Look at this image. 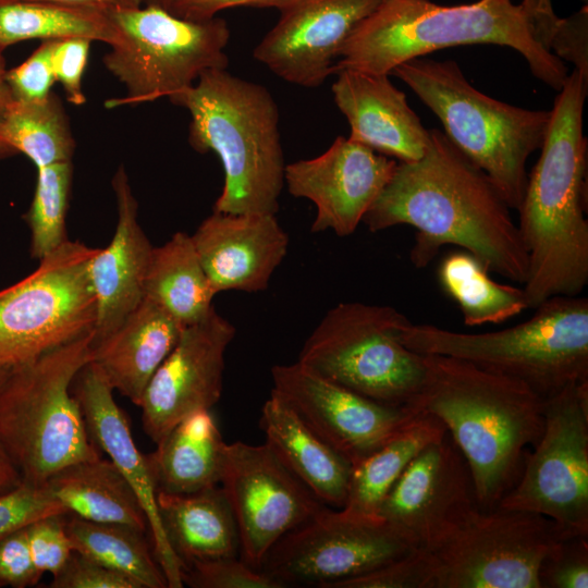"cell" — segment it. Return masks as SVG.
I'll return each mask as SVG.
<instances>
[{"label": "cell", "mask_w": 588, "mask_h": 588, "mask_svg": "<svg viewBox=\"0 0 588 588\" xmlns=\"http://www.w3.org/2000/svg\"><path fill=\"white\" fill-rule=\"evenodd\" d=\"M516 326L467 333L432 324H406L401 342L420 355H441L516 379L542 399L588 380V298L553 296Z\"/></svg>", "instance_id": "cell-7"}, {"label": "cell", "mask_w": 588, "mask_h": 588, "mask_svg": "<svg viewBox=\"0 0 588 588\" xmlns=\"http://www.w3.org/2000/svg\"><path fill=\"white\" fill-rule=\"evenodd\" d=\"M66 510L81 518L133 527L145 532L147 517L131 485L110 460L72 464L45 485Z\"/></svg>", "instance_id": "cell-29"}, {"label": "cell", "mask_w": 588, "mask_h": 588, "mask_svg": "<svg viewBox=\"0 0 588 588\" xmlns=\"http://www.w3.org/2000/svg\"><path fill=\"white\" fill-rule=\"evenodd\" d=\"M382 1L298 0L280 11L253 56L291 84L318 87L334 74L348 36Z\"/></svg>", "instance_id": "cell-19"}, {"label": "cell", "mask_w": 588, "mask_h": 588, "mask_svg": "<svg viewBox=\"0 0 588 588\" xmlns=\"http://www.w3.org/2000/svg\"><path fill=\"white\" fill-rule=\"evenodd\" d=\"M72 175V161L37 169L35 193L25 215L33 258L42 259L68 240L65 224Z\"/></svg>", "instance_id": "cell-36"}, {"label": "cell", "mask_w": 588, "mask_h": 588, "mask_svg": "<svg viewBox=\"0 0 588 588\" xmlns=\"http://www.w3.org/2000/svg\"><path fill=\"white\" fill-rule=\"evenodd\" d=\"M93 334L12 367L0 390V441L24 482L42 486L72 464L101 457L72 393L91 360Z\"/></svg>", "instance_id": "cell-6"}, {"label": "cell", "mask_w": 588, "mask_h": 588, "mask_svg": "<svg viewBox=\"0 0 588 588\" xmlns=\"http://www.w3.org/2000/svg\"><path fill=\"white\" fill-rule=\"evenodd\" d=\"M40 573L33 560L27 527L19 529L0 541V581L16 588L38 583Z\"/></svg>", "instance_id": "cell-45"}, {"label": "cell", "mask_w": 588, "mask_h": 588, "mask_svg": "<svg viewBox=\"0 0 588 588\" xmlns=\"http://www.w3.org/2000/svg\"><path fill=\"white\" fill-rule=\"evenodd\" d=\"M220 486L235 517L240 558L257 571L280 538L326 506L266 442L226 443Z\"/></svg>", "instance_id": "cell-15"}, {"label": "cell", "mask_w": 588, "mask_h": 588, "mask_svg": "<svg viewBox=\"0 0 588 588\" xmlns=\"http://www.w3.org/2000/svg\"><path fill=\"white\" fill-rule=\"evenodd\" d=\"M9 367H0V390L10 372ZM22 482L21 475L0 441V494Z\"/></svg>", "instance_id": "cell-49"}, {"label": "cell", "mask_w": 588, "mask_h": 588, "mask_svg": "<svg viewBox=\"0 0 588 588\" xmlns=\"http://www.w3.org/2000/svg\"><path fill=\"white\" fill-rule=\"evenodd\" d=\"M2 586H3V585H2V583L0 581V587H2Z\"/></svg>", "instance_id": "cell-53"}, {"label": "cell", "mask_w": 588, "mask_h": 588, "mask_svg": "<svg viewBox=\"0 0 588 588\" xmlns=\"http://www.w3.org/2000/svg\"><path fill=\"white\" fill-rule=\"evenodd\" d=\"M332 588H437L434 565L429 551L417 547L381 567L336 583Z\"/></svg>", "instance_id": "cell-37"}, {"label": "cell", "mask_w": 588, "mask_h": 588, "mask_svg": "<svg viewBox=\"0 0 588 588\" xmlns=\"http://www.w3.org/2000/svg\"><path fill=\"white\" fill-rule=\"evenodd\" d=\"M565 539L549 518L476 502L461 510L426 548L437 588H540L539 568Z\"/></svg>", "instance_id": "cell-11"}, {"label": "cell", "mask_w": 588, "mask_h": 588, "mask_svg": "<svg viewBox=\"0 0 588 588\" xmlns=\"http://www.w3.org/2000/svg\"><path fill=\"white\" fill-rule=\"evenodd\" d=\"M68 38H84L112 46L119 34L107 9L0 0V57L10 46L21 41Z\"/></svg>", "instance_id": "cell-32"}, {"label": "cell", "mask_w": 588, "mask_h": 588, "mask_svg": "<svg viewBox=\"0 0 588 588\" xmlns=\"http://www.w3.org/2000/svg\"><path fill=\"white\" fill-rule=\"evenodd\" d=\"M421 387L407 407L438 418L462 452L476 503L492 509L517 481L543 431L544 399L525 383L441 355H422Z\"/></svg>", "instance_id": "cell-3"}, {"label": "cell", "mask_w": 588, "mask_h": 588, "mask_svg": "<svg viewBox=\"0 0 588 588\" xmlns=\"http://www.w3.org/2000/svg\"><path fill=\"white\" fill-rule=\"evenodd\" d=\"M183 329L163 308L144 297L112 333L91 343L90 362L113 390L139 405L149 380Z\"/></svg>", "instance_id": "cell-25"}, {"label": "cell", "mask_w": 588, "mask_h": 588, "mask_svg": "<svg viewBox=\"0 0 588 588\" xmlns=\"http://www.w3.org/2000/svg\"><path fill=\"white\" fill-rule=\"evenodd\" d=\"M118 220L111 242L97 248L89 262L96 296V343L112 333L144 299V283L152 249L138 222V204L128 175L120 166L111 181Z\"/></svg>", "instance_id": "cell-23"}, {"label": "cell", "mask_w": 588, "mask_h": 588, "mask_svg": "<svg viewBox=\"0 0 588 588\" xmlns=\"http://www.w3.org/2000/svg\"><path fill=\"white\" fill-rule=\"evenodd\" d=\"M107 13L119 38L102 59L125 95L107 108L170 97L210 69H226L230 28L222 17L191 21L158 5L111 8Z\"/></svg>", "instance_id": "cell-9"}, {"label": "cell", "mask_w": 588, "mask_h": 588, "mask_svg": "<svg viewBox=\"0 0 588 588\" xmlns=\"http://www.w3.org/2000/svg\"><path fill=\"white\" fill-rule=\"evenodd\" d=\"M191 237L217 294L266 290L289 247V236L272 213L212 211Z\"/></svg>", "instance_id": "cell-22"}, {"label": "cell", "mask_w": 588, "mask_h": 588, "mask_svg": "<svg viewBox=\"0 0 588 588\" xmlns=\"http://www.w3.org/2000/svg\"><path fill=\"white\" fill-rule=\"evenodd\" d=\"M157 502L182 568L197 561L240 555L235 517L220 485L189 494L157 491Z\"/></svg>", "instance_id": "cell-27"}, {"label": "cell", "mask_w": 588, "mask_h": 588, "mask_svg": "<svg viewBox=\"0 0 588 588\" xmlns=\"http://www.w3.org/2000/svg\"><path fill=\"white\" fill-rule=\"evenodd\" d=\"M216 295L191 235L176 232L163 245L154 247L144 283L145 298L185 327L207 316Z\"/></svg>", "instance_id": "cell-30"}, {"label": "cell", "mask_w": 588, "mask_h": 588, "mask_svg": "<svg viewBox=\"0 0 588 588\" xmlns=\"http://www.w3.org/2000/svg\"><path fill=\"white\" fill-rule=\"evenodd\" d=\"M97 248L66 240L29 275L0 290V367L12 368L94 333L89 262Z\"/></svg>", "instance_id": "cell-12"}, {"label": "cell", "mask_w": 588, "mask_h": 588, "mask_svg": "<svg viewBox=\"0 0 588 588\" xmlns=\"http://www.w3.org/2000/svg\"><path fill=\"white\" fill-rule=\"evenodd\" d=\"M540 588L588 587V536L562 539L539 568Z\"/></svg>", "instance_id": "cell-40"}, {"label": "cell", "mask_w": 588, "mask_h": 588, "mask_svg": "<svg viewBox=\"0 0 588 588\" xmlns=\"http://www.w3.org/2000/svg\"><path fill=\"white\" fill-rule=\"evenodd\" d=\"M259 424L266 443L290 471L324 505L342 509L352 464L273 392L261 408Z\"/></svg>", "instance_id": "cell-26"}, {"label": "cell", "mask_w": 588, "mask_h": 588, "mask_svg": "<svg viewBox=\"0 0 588 588\" xmlns=\"http://www.w3.org/2000/svg\"><path fill=\"white\" fill-rule=\"evenodd\" d=\"M225 445L210 409L192 413L146 454L157 491L189 494L219 486Z\"/></svg>", "instance_id": "cell-28"}, {"label": "cell", "mask_w": 588, "mask_h": 588, "mask_svg": "<svg viewBox=\"0 0 588 588\" xmlns=\"http://www.w3.org/2000/svg\"><path fill=\"white\" fill-rule=\"evenodd\" d=\"M474 44L518 51L531 74L556 91L568 76L563 61L536 40L520 4L512 0L456 5L429 0H383L344 42L334 74L350 69L390 75L395 66L411 59Z\"/></svg>", "instance_id": "cell-4"}, {"label": "cell", "mask_w": 588, "mask_h": 588, "mask_svg": "<svg viewBox=\"0 0 588 588\" xmlns=\"http://www.w3.org/2000/svg\"><path fill=\"white\" fill-rule=\"evenodd\" d=\"M409 322L391 306L340 303L305 341L297 362L372 401L407 406L425 372L422 355L400 340Z\"/></svg>", "instance_id": "cell-10"}, {"label": "cell", "mask_w": 588, "mask_h": 588, "mask_svg": "<svg viewBox=\"0 0 588 588\" xmlns=\"http://www.w3.org/2000/svg\"><path fill=\"white\" fill-rule=\"evenodd\" d=\"M335 74L333 99L351 126V139L399 162L416 161L424 156L429 130L389 75L350 69Z\"/></svg>", "instance_id": "cell-24"}, {"label": "cell", "mask_w": 588, "mask_h": 588, "mask_svg": "<svg viewBox=\"0 0 588 588\" xmlns=\"http://www.w3.org/2000/svg\"><path fill=\"white\" fill-rule=\"evenodd\" d=\"M296 1L298 0H164L161 8L181 19L206 21L229 8H277L281 11Z\"/></svg>", "instance_id": "cell-47"}, {"label": "cell", "mask_w": 588, "mask_h": 588, "mask_svg": "<svg viewBox=\"0 0 588 588\" xmlns=\"http://www.w3.org/2000/svg\"><path fill=\"white\" fill-rule=\"evenodd\" d=\"M0 143L8 154L25 155L37 169L72 161L75 150L68 115L54 93L38 101L11 99L0 123Z\"/></svg>", "instance_id": "cell-34"}, {"label": "cell", "mask_w": 588, "mask_h": 588, "mask_svg": "<svg viewBox=\"0 0 588 588\" xmlns=\"http://www.w3.org/2000/svg\"><path fill=\"white\" fill-rule=\"evenodd\" d=\"M168 99L191 114L189 145L221 160L224 184L213 211L277 215L286 164L270 91L226 69H210Z\"/></svg>", "instance_id": "cell-5"}, {"label": "cell", "mask_w": 588, "mask_h": 588, "mask_svg": "<svg viewBox=\"0 0 588 588\" xmlns=\"http://www.w3.org/2000/svg\"><path fill=\"white\" fill-rule=\"evenodd\" d=\"M272 390L352 466L395 437L418 413L353 392L299 362L271 369Z\"/></svg>", "instance_id": "cell-16"}, {"label": "cell", "mask_w": 588, "mask_h": 588, "mask_svg": "<svg viewBox=\"0 0 588 588\" xmlns=\"http://www.w3.org/2000/svg\"><path fill=\"white\" fill-rule=\"evenodd\" d=\"M54 514H69L45 486L22 481L0 494V541L34 522Z\"/></svg>", "instance_id": "cell-39"}, {"label": "cell", "mask_w": 588, "mask_h": 588, "mask_svg": "<svg viewBox=\"0 0 588 588\" xmlns=\"http://www.w3.org/2000/svg\"><path fill=\"white\" fill-rule=\"evenodd\" d=\"M476 502L469 467L449 433L407 465L378 511L415 546L427 547L464 507Z\"/></svg>", "instance_id": "cell-20"}, {"label": "cell", "mask_w": 588, "mask_h": 588, "mask_svg": "<svg viewBox=\"0 0 588 588\" xmlns=\"http://www.w3.org/2000/svg\"><path fill=\"white\" fill-rule=\"evenodd\" d=\"M519 4L536 40L550 51L552 36L561 21L553 11L551 0H523Z\"/></svg>", "instance_id": "cell-48"}, {"label": "cell", "mask_w": 588, "mask_h": 588, "mask_svg": "<svg viewBox=\"0 0 588 588\" xmlns=\"http://www.w3.org/2000/svg\"><path fill=\"white\" fill-rule=\"evenodd\" d=\"M72 393L77 399L88 432L96 445L109 455L131 485L145 512L154 544V555L169 588L183 587L182 563L166 535L157 502V488L146 455L137 449L128 419L115 403L113 389L91 362L76 375Z\"/></svg>", "instance_id": "cell-21"}, {"label": "cell", "mask_w": 588, "mask_h": 588, "mask_svg": "<svg viewBox=\"0 0 588 588\" xmlns=\"http://www.w3.org/2000/svg\"><path fill=\"white\" fill-rule=\"evenodd\" d=\"M559 59L574 64L588 77V9L583 7L566 19H561L549 47Z\"/></svg>", "instance_id": "cell-46"}, {"label": "cell", "mask_w": 588, "mask_h": 588, "mask_svg": "<svg viewBox=\"0 0 588 588\" xmlns=\"http://www.w3.org/2000/svg\"><path fill=\"white\" fill-rule=\"evenodd\" d=\"M417 548L380 516H362L323 506L280 538L261 571L287 586L332 588L381 567Z\"/></svg>", "instance_id": "cell-14"}, {"label": "cell", "mask_w": 588, "mask_h": 588, "mask_svg": "<svg viewBox=\"0 0 588 588\" xmlns=\"http://www.w3.org/2000/svg\"><path fill=\"white\" fill-rule=\"evenodd\" d=\"M397 161L339 136L320 156L285 166L289 193L316 206L313 233L351 235L390 181Z\"/></svg>", "instance_id": "cell-18"}, {"label": "cell", "mask_w": 588, "mask_h": 588, "mask_svg": "<svg viewBox=\"0 0 588 588\" xmlns=\"http://www.w3.org/2000/svg\"><path fill=\"white\" fill-rule=\"evenodd\" d=\"M234 336V326L215 307L201 320L184 327L138 405L143 429L156 444L185 417L210 409L220 400L224 354Z\"/></svg>", "instance_id": "cell-17"}, {"label": "cell", "mask_w": 588, "mask_h": 588, "mask_svg": "<svg viewBox=\"0 0 588 588\" xmlns=\"http://www.w3.org/2000/svg\"><path fill=\"white\" fill-rule=\"evenodd\" d=\"M588 77L568 74L558 91L540 156L528 173L517 226L528 254L523 290L529 308L580 295L588 284L587 137L583 131Z\"/></svg>", "instance_id": "cell-2"}, {"label": "cell", "mask_w": 588, "mask_h": 588, "mask_svg": "<svg viewBox=\"0 0 588 588\" xmlns=\"http://www.w3.org/2000/svg\"><path fill=\"white\" fill-rule=\"evenodd\" d=\"M51 588H139L128 576L73 551Z\"/></svg>", "instance_id": "cell-44"}, {"label": "cell", "mask_w": 588, "mask_h": 588, "mask_svg": "<svg viewBox=\"0 0 588 588\" xmlns=\"http://www.w3.org/2000/svg\"><path fill=\"white\" fill-rule=\"evenodd\" d=\"M5 60L4 57H0V123L2 121L3 114L5 112V109L11 101L12 97L9 90V87L7 85L5 81ZM8 151L3 148V146L0 143V155H7Z\"/></svg>", "instance_id": "cell-51"}, {"label": "cell", "mask_w": 588, "mask_h": 588, "mask_svg": "<svg viewBox=\"0 0 588 588\" xmlns=\"http://www.w3.org/2000/svg\"><path fill=\"white\" fill-rule=\"evenodd\" d=\"M424 156L396 168L362 222L370 232L416 229L409 258L421 269L441 247L455 245L489 272L524 284L528 254L511 208L487 174L438 128Z\"/></svg>", "instance_id": "cell-1"}, {"label": "cell", "mask_w": 588, "mask_h": 588, "mask_svg": "<svg viewBox=\"0 0 588 588\" xmlns=\"http://www.w3.org/2000/svg\"><path fill=\"white\" fill-rule=\"evenodd\" d=\"M65 514L42 517L27 526L28 543L32 556L40 573L57 575L73 550L65 529Z\"/></svg>", "instance_id": "cell-41"}, {"label": "cell", "mask_w": 588, "mask_h": 588, "mask_svg": "<svg viewBox=\"0 0 588 588\" xmlns=\"http://www.w3.org/2000/svg\"><path fill=\"white\" fill-rule=\"evenodd\" d=\"M53 40H44L22 63L7 70L5 81L12 99L38 101L47 98L56 83L52 63Z\"/></svg>", "instance_id": "cell-42"}, {"label": "cell", "mask_w": 588, "mask_h": 588, "mask_svg": "<svg viewBox=\"0 0 588 588\" xmlns=\"http://www.w3.org/2000/svg\"><path fill=\"white\" fill-rule=\"evenodd\" d=\"M446 433L438 418L418 413L395 437L352 466L342 510L354 515L378 516L381 503L411 461Z\"/></svg>", "instance_id": "cell-31"}, {"label": "cell", "mask_w": 588, "mask_h": 588, "mask_svg": "<svg viewBox=\"0 0 588 588\" xmlns=\"http://www.w3.org/2000/svg\"><path fill=\"white\" fill-rule=\"evenodd\" d=\"M66 5L90 7L98 9L135 8L143 5L142 0H33Z\"/></svg>", "instance_id": "cell-50"}, {"label": "cell", "mask_w": 588, "mask_h": 588, "mask_svg": "<svg viewBox=\"0 0 588 588\" xmlns=\"http://www.w3.org/2000/svg\"><path fill=\"white\" fill-rule=\"evenodd\" d=\"M91 42L84 38L53 40L51 63L54 78L62 86L68 101L75 106L86 102L83 77Z\"/></svg>", "instance_id": "cell-43"}, {"label": "cell", "mask_w": 588, "mask_h": 588, "mask_svg": "<svg viewBox=\"0 0 588 588\" xmlns=\"http://www.w3.org/2000/svg\"><path fill=\"white\" fill-rule=\"evenodd\" d=\"M164 0H142L143 5H158L161 7Z\"/></svg>", "instance_id": "cell-52"}, {"label": "cell", "mask_w": 588, "mask_h": 588, "mask_svg": "<svg viewBox=\"0 0 588 588\" xmlns=\"http://www.w3.org/2000/svg\"><path fill=\"white\" fill-rule=\"evenodd\" d=\"M437 274L468 327L501 323L529 308L523 286L495 282L485 265L468 252L446 255Z\"/></svg>", "instance_id": "cell-33"}, {"label": "cell", "mask_w": 588, "mask_h": 588, "mask_svg": "<svg viewBox=\"0 0 588 588\" xmlns=\"http://www.w3.org/2000/svg\"><path fill=\"white\" fill-rule=\"evenodd\" d=\"M544 427L498 506L551 519L564 538L588 536V380L544 399Z\"/></svg>", "instance_id": "cell-13"}, {"label": "cell", "mask_w": 588, "mask_h": 588, "mask_svg": "<svg viewBox=\"0 0 588 588\" xmlns=\"http://www.w3.org/2000/svg\"><path fill=\"white\" fill-rule=\"evenodd\" d=\"M183 585L194 588H283L262 571L236 558L197 561L182 568Z\"/></svg>", "instance_id": "cell-38"}, {"label": "cell", "mask_w": 588, "mask_h": 588, "mask_svg": "<svg viewBox=\"0 0 588 588\" xmlns=\"http://www.w3.org/2000/svg\"><path fill=\"white\" fill-rule=\"evenodd\" d=\"M390 74L438 117L448 138L487 174L509 207L517 210L527 184V160L542 146L551 110L525 109L482 94L453 60L415 58Z\"/></svg>", "instance_id": "cell-8"}, {"label": "cell", "mask_w": 588, "mask_h": 588, "mask_svg": "<svg viewBox=\"0 0 588 588\" xmlns=\"http://www.w3.org/2000/svg\"><path fill=\"white\" fill-rule=\"evenodd\" d=\"M65 529L73 550L132 578L139 588H167V579L145 532L133 527L97 523L72 514Z\"/></svg>", "instance_id": "cell-35"}]
</instances>
